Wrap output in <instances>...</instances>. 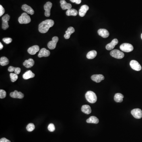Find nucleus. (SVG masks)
<instances>
[{
	"mask_svg": "<svg viewBox=\"0 0 142 142\" xmlns=\"http://www.w3.org/2000/svg\"><path fill=\"white\" fill-rule=\"evenodd\" d=\"M54 25V21L52 19H47L43 21L39 25L38 30L40 33H45L49 30L50 28Z\"/></svg>",
	"mask_w": 142,
	"mask_h": 142,
	"instance_id": "nucleus-1",
	"label": "nucleus"
},
{
	"mask_svg": "<svg viewBox=\"0 0 142 142\" xmlns=\"http://www.w3.org/2000/svg\"><path fill=\"white\" fill-rule=\"evenodd\" d=\"M85 96L87 101L91 104H94L96 102L97 100L96 94L91 91H89L87 92Z\"/></svg>",
	"mask_w": 142,
	"mask_h": 142,
	"instance_id": "nucleus-2",
	"label": "nucleus"
},
{
	"mask_svg": "<svg viewBox=\"0 0 142 142\" xmlns=\"http://www.w3.org/2000/svg\"><path fill=\"white\" fill-rule=\"evenodd\" d=\"M18 21L20 24H28L31 21V18L27 13H23L22 14L18 19Z\"/></svg>",
	"mask_w": 142,
	"mask_h": 142,
	"instance_id": "nucleus-3",
	"label": "nucleus"
},
{
	"mask_svg": "<svg viewBox=\"0 0 142 142\" xmlns=\"http://www.w3.org/2000/svg\"><path fill=\"white\" fill-rule=\"evenodd\" d=\"M110 55L117 59H122L124 56V53L117 49H114L110 51Z\"/></svg>",
	"mask_w": 142,
	"mask_h": 142,
	"instance_id": "nucleus-4",
	"label": "nucleus"
},
{
	"mask_svg": "<svg viewBox=\"0 0 142 142\" xmlns=\"http://www.w3.org/2000/svg\"><path fill=\"white\" fill-rule=\"evenodd\" d=\"M120 49L125 52H130L133 50V46L130 43H123L120 46Z\"/></svg>",
	"mask_w": 142,
	"mask_h": 142,
	"instance_id": "nucleus-5",
	"label": "nucleus"
},
{
	"mask_svg": "<svg viewBox=\"0 0 142 142\" xmlns=\"http://www.w3.org/2000/svg\"><path fill=\"white\" fill-rule=\"evenodd\" d=\"M10 16L8 14H6L2 18V28L3 30H6L9 27L8 21H9Z\"/></svg>",
	"mask_w": 142,
	"mask_h": 142,
	"instance_id": "nucleus-6",
	"label": "nucleus"
},
{
	"mask_svg": "<svg viewBox=\"0 0 142 142\" xmlns=\"http://www.w3.org/2000/svg\"><path fill=\"white\" fill-rule=\"evenodd\" d=\"M58 41V37L54 36L53 37L52 40L49 42L47 46L50 49H54L56 47V44Z\"/></svg>",
	"mask_w": 142,
	"mask_h": 142,
	"instance_id": "nucleus-7",
	"label": "nucleus"
},
{
	"mask_svg": "<svg viewBox=\"0 0 142 142\" xmlns=\"http://www.w3.org/2000/svg\"><path fill=\"white\" fill-rule=\"evenodd\" d=\"M52 7V3L51 2H48L44 6V9L45 10V15L46 17H49L50 16L51 10Z\"/></svg>",
	"mask_w": 142,
	"mask_h": 142,
	"instance_id": "nucleus-8",
	"label": "nucleus"
},
{
	"mask_svg": "<svg viewBox=\"0 0 142 142\" xmlns=\"http://www.w3.org/2000/svg\"><path fill=\"white\" fill-rule=\"evenodd\" d=\"M131 114L134 118L140 119L142 117V111L140 108H135L131 111Z\"/></svg>",
	"mask_w": 142,
	"mask_h": 142,
	"instance_id": "nucleus-9",
	"label": "nucleus"
},
{
	"mask_svg": "<svg viewBox=\"0 0 142 142\" xmlns=\"http://www.w3.org/2000/svg\"><path fill=\"white\" fill-rule=\"evenodd\" d=\"M130 66L132 69L136 71H139L141 70V66L139 63L135 60H132L130 62Z\"/></svg>",
	"mask_w": 142,
	"mask_h": 142,
	"instance_id": "nucleus-10",
	"label": "nucleus"
},
{
	"mask_svg": "<svg viewBox=\"0 0 142 142\" xmlns=\"http://www.w3.org/2000/svg\"><path fill=\"white\" fill-rule=\"evenodd\" d=\"M10 96L14 98L22 99L24 97V95L21 92L15 90L10 94Z\"/></svg>",
	"mask_w": 142,
	"mask_h": 142,
	"instance_id": "nucleus-11",
	"label": "nucleus"
},
{
	"mask_svg": "<svg viewBox=\"0 0 142 142\" xmlns=\"http://www.w3.org/2000/svg\"><path fill=\"white\" fill-rule=\"evenodd\" d=\"M91 78L92 81L96 83H99L104 79L105 78L104 75L101 74H96L92 75Z\"/></svg>",
	"mask_w": 142,
	"mask_h": 142,
	"instance_id": "nucleus-12",
	"label": "nucleus"
},
{
	"mask_svg": "<svg viewBox=\"0 0 142 142\" xmlns=\"http://www.w3.org/2000/svg\"><path fill=\"white\" fill-rule=\"evenodd\" d=\"M118 41L117 39H114L110 43H108L106 46V49L107 50H111L114 48V47L117 45Z\"/></svg>",
	"mask_w": 142,
	"mask_h": 142,
	"instance_id": "nucleus-13",
	"label": "nucleus"
},
{
	"mask_svg": "<svg viewBox=\"0 0 142 142\" xmlns=\"http://www.w3.org/2000/svg\"><path fill=\"white\" fill-rule=\"evenodd\" d=\"M50 54V52L49 50H48L46 49L43 48L41 49L39 53L38 54V56L39 58H41L43 57H48L49 56Z\"/></svg>",
	"mask_w": 142,
	"mask_h": 142,
	"instance_id": "nucleus-14",
	"label": "nucleus"
},
{
	"mask_svg": "<svg viewBox=\"0 0 142 142\" xmlns=\"http://www.w3.org/2000/svg\"><path fill=\"white\" fill-rule=\"evenodd\" d=\"M21 8L24 11H25L27 14H30L31 15H33L35 13L33 9L31 6H28L27 4H25L23 5L22 6Z\"/></svg>",
	"mask_w": 142,
	"mask_h": 142,
	"instance_id": "nucleus-15",
	"label": "nucleus"
},
{
	"mask_svg": "<svg viewBox=\"0 0 142 142\" xmlns=\"http://www.w3.org/2000/svg\"><path fill=\"white\" fill-rule=\"evenodd\" d=\"M39 50V47L38 45H34L28 49L27 51L28 53L31 55L35 54Z\"/></svg>",
	"mask_w": 142,
	"mask_h": 142,
	"instance_id": "nucleus-16",
	"label": "nucleus"
},
{
	"mask_svg": "<svg viewBox=\"0 0 142 142\" xmlns=\"http://www.w3.org/2000/svg\"><path fill=\"white\" fill-rule=\"evenodd\" d=\"M89 10V7L87 5H83L81 6L80 10H79V15L81 17H84Z\"/></svg>",
	"mask_w": 142,
	"mask_h": 142,
	"instance_id": "nucleus-17",
	"label": "nucleus"
},
{
	"mask_svg": "<svg viewBox=\"0 0 142 142\" xmlns=\"http://www.w3.org/2000/svg\"><path fill=\"white\" fill-rule=\"evenodd\" d=\"M98 33L99 35L104 38L108 37L109 36L108 31L106 29H100L98 30Z\"/></svg>",
	"mask_w": 142,
	"mask_h": 142,
	"instance_id": "nucleus-18",
	"label": "nucleus"
},
{
	"mask_svg": "<svg viewBox=\"0 0 142 142\" xmlns=\"http://www.w3.org/2000/svg\"><path fill=\"white\" fill-rule=\"evenodd\" d=\"M60 6L62 10H70L71 8V4L67 3L65 0H61L60 1Z\"/></svg>",
	"mask_w": 142,
	"mask_h": 142,
	"instance_id": "nucleus-19",
	"label": "nucleus"
},
{
	"mask_svg": "<svg viewBox=\"0 0 142 142\" xmlns=\"http://www.w3.org/2000/svg\"><path fill=\"white\" fill-rule=\"evenodd\" d=\"M35 64V61L32 58L25 60L23 63V65L27 68H31Z\"/></svg>",
	"mask_w": 142,
	"mask_h": 142,
	"instance_id": "nucleus-20",
	"label": "nucleus"
},
{
	"mask_svg": "<svg viewBox=\"0 0 142 142\" xmlns=\"http://www.w3.org/2000/svg\"><path fill=\"white\" fill-rule=\"evenodd\" d=\"M75 29L73 27H70L68 28L67 31H66V34L64 35V37L66 39H68L70 38L71 35L75 32Z\"/></svg>",
	"mask_w": 142,
	"mask_h": 142,
	"instance_id": "nucleus-21",
	"label": "nucleus"
},
{
	"mask_svg": "<svg viewBox=\"0 0 142 142\" xmlns=\"http://www.w3.org/2000/svg\"><path fill=\"white\" fill-rule=\"evenodd\" d=\"M35 76V74L32 72L31 70H29L27 71L23 75V77L24 79L27 80L30 78H32L34 77Z\"/></svg>",
	"mask_w": 142,
	"mask_h": 142,
	"instance_id": "nucleus-22",
	"label": "nucleus"
},
{
	"mask_svg": "<svg viewBox=\"0 0 142 142\" xmlns=\"http://www.w3.org/2000/svg\"><path fill=\"white\" fill-rule=\"evenodd\" d=\"M81 111L86 114H90L92 112L90 106L87 105H85L82 106L81 107Z\"/></svg>",
	"mask_w": 142,
	"mask_h": 142,
	"instance_id": "nucleus-23",
	"label": "nucleus"
},
{
	"mask_svg": "<svg viewBox=\"0 0 142 142\" xmlns=\"http://www.w3.org/2000/svg\"><path fill=\"white\" fill-rule=\"evenodd\" d=\"M99 120L95 116H91L87 119V122L88 123L95 124H97L98 123Z\"/></svg>",
	"mask_w": 142,
	"mask_h": 142,
	"instance_id": "nucleus-24",
	"label": "nucleus"
},
{
	"mask_svg": "<svg viewBox=\"0 0 142 142\" xmlns=\"http://www.w3.org/2000/svg\"><path fill=\"white\" fill-rule=\"evenodd\" d=\"M123 95L120 93H116L114 96V100L116 102L120 103L123 101Z\"/></svg>",
	"mask_w": 142,
	"mask_h": 142,
	"instance_id": "nucleus-25",
	"label": "nucleus"
},
{
	"mask_svg": "<svg viewBox=\"0 0 142 142\" xmlns=\"http://www.w3.org/2000/svg\"><path fill=\"white\" fill-rule=\"evenodd\" d=\"M97 54V51L95 50L90 51L87 53V58L89 59H92L95 58Z\"/></svg>",
	"mask_w": 142,
	"mask_h": 142,
	"instance_id": "nucleus-26",
	"label": "nucleus"
},
{
	"mask_svg": "<svg viewBox=\"0 0 142 142\" xmlns=\"http://www.w3.org/2000/svg\"><path fill=\"white\" fill-rule=\"evenodd\" d=\"M78 14V12L77 10L74 9H71L67 10L66 12V14L68 16H75Z\"/></svg>",
	"mask_w": 142,
	"mask_h": 142,
	"instance_id": "nucleus-27",
	"label": "nucleus"
},
{
	"mask_svg": "<svg viewBox=\"0 0 142 142\" xmlns=\"http://www.w3.org/2000/svg\"><path fill=\"white\" fill-rule=\"evenodd\" d=\"M9 60L5 56L2 57L0 58V64L2 66H5L9 64Z\"/></svg>",
	"mask_w": 142,
	"mask_h": 142,
	"instance_id": "nucleus-28",
	"label": "nucleus"
},
{
	"mask_svg": "<svg viewBox=\"0 0 142 142\" xmlns=\"http://www.w3.org/2000/svg\"><path fill=\"white\" fill-rule=\"evenodd\" d=\"M10 77L11 81L12 82H15L16 81H17L18 78V75L16 73H11L10 74Z\"/></svg>",
	"mask_w": 142,
	"mask_h": 142,
	"instance_id": "nucleus-29",
	"label": "nucleus"
},
{
	"mask_svg": "<svg viewBox=\"0 0 142 142\" xmlns=\"http://www.w3.org/2000/svg\"><path fill=\"white\" fill-rule=\"evenodd\" d=\"M27 130L29 132L33 131L35 129V125L33 124L29 123L28 124L26 127Z\"/></svg>",
	"mask_w": 142,
	"mask_h": 142,
	"instance_id": "nucleus-30",
	"label": "nucleus"
},
{
	"mask_svg": "<svg viewBox=\"0 0 142 142\" xmlns=\"http://www.w3.org/2000/svg\"><path fill=\"white\" fill-rule=\"evenodd\" d=\"M48 129L50 132H53L54 131L55 129V127L54 124L52 123L50 124L48 126Z\"/></svg>",
	"mask_w": 142,
	"mask_h": 142,
	"instance_id": "nucleus-31",
	"label": "nucleus"
},
{
	"mask_svg": "<svg viewBox=\"0 0 142 142\" xmlns=\"http://www.w3.org/2000/svg\"><path fill=\"white\" fill-rule=\"evenodd\" d=\"M6 96V93L5 90L0 89V98L3 99L5 98Z\"/></svg>",
	"mask_w": 142,
	"mask_h": 142,
	"instance_id": "nucleus-32",
	"label": "nucleus"
},
{
	"mask_svg": "<svg viewBox=\"0 0 142 142\" xmlns=\"http://www.w3.org/2000/svg\"><path fill=\"white\" fill-rule=\"evenodd\" d=\"M2 40L6 44H9V43L12 42V39L10 37H5V38L2 39Z\"/></svg>",
	"mask_w": 142,
	"mask_h": 142,
	"instance_id": "nucleus-33",
	"label": "nucleus"
},
{
	"mask_svg": "<svg viewBox=\"0 0 142 142\" xmlns=\"http://www.w3.org/2000/svg\"><path fill=\"white\" fill-rule=\"evenodd\" d=\"M5 12V10L2 5H0V16L1 17Z\"/></svg>",
	"mask_w": 142,
	"mask_h": 142,
	"instance_id": "nucleus-34",
	"label": "nucleus"
},
{
	"mask_svg": "<svg viewBox=\"0 0 142 142\" xmlns=\"http://www.w3.org/2000/svg\"><path fill=\"white\" fill-rule=\"evenodd\" d=\"M21 68L18 67V68H16L15 71H14V72H15V73H16V74L18 75V74H19L21 72Z\"/></svg>",
	"mask_w": 142,
	"mask_h": 142,
	"instance_id": "nucleus-35",
	"label": "nucleus"
},
{
	"mask_svg": "<svg viewBox=\"0 0 142 142\" xmlns=\"http://www.w3.org/2000/svg\"><path fill=\"white\" fill-rule=\"evenodd\" d=\"M15 69H16V67L10 66L8 68V71H9V72H13V71H15Z\"/></svg>",
	"mask_w": 142,
	"mask_h": 142,
	"instance_id": "nucleus-36",
	"label": "nucleus"
},
{
	"mask_svg": "<svg viewBox=\"0 0 142 142\" xmlns=\"http://www.w3.org/2000/svg\"><path fill=\"white\" fill-rule=\"evenodd\" d=\"M0 142H11L10 140L6 139L5 138H2L0 139Z\"/></svg>",
	"mask_w": 142,
	"mask_h": 142,
	"instance_id": "nucleus-37",
	"label": "nucleus"
},
{
	"mask_svg": "<svg viewBox=\"0 0 142 142\" xmlns=\"http://www.w3.org/2000/svg\"><path fill=\"white\" fill-rule=\"evenodd\" d=\"M70 0L73 3L75 2L77 4H80L81 2V0Z\"/></svg>",
	"mask_w": 142,
	"mask_h": 142,
	"instance_id": "nucleus-38",
	"label": "nucleus"
},
{
	"mask_svg": "<svg viewBox=\"0 0 142 142\" xmlns=\"http://www.w3.org/2000/svg\"><path fill=\"white\" fill-rule=\"evenodd\" d=\"M3 48V45L2 44L1 42H0V50H2Z\"/></svg>",
	"mask_w": 142,
	"mask_h": 142,
	"instance_id": "nucleus-39",
	"label": "nucleus"
},
{
	"mask_svg": "<svg viewBox=\"0 0 142 142\" xmlns=\"http://www.w3.org/2000/svg\"><path fill=\"white\" fill-rule=\"evenodd\" d=\"M141 39H142V33L141 34Z\"/></svg>",
	"mask_w": 142,
	"mask_h": 142,
	"instance_id": "nucleus-40",
	"label": "nucleus"
}]
</instances>
